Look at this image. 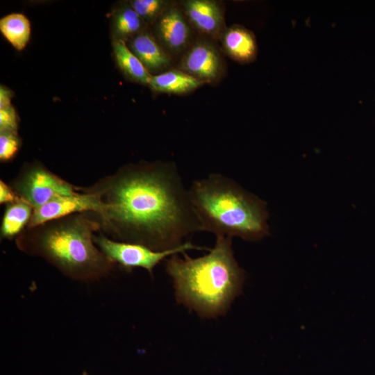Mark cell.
Returning a JSON list of instances; mask_svg holds the SVG:
<instances>
[{
    "instance_id": "6da1fadb",
    "label": "cell",
    "mask_w": 375,
    "mask_h": 375,
    "mask_svg": "<svg viewBox=\"0 0 375 375\" xmlns=\"http://www.w3.org/2000/svg\"><path fill=\"white\" fill-rule=\"evenodd\" d=\"M76 190L97 196L100 209L92 213L99 232L114 240L165 251L201 231L188 189L174 162L126 164L91 186Z\"/></svg>"
},
{
    "instance_id": "7a4b0ae2",
    "label": "cell",
    "mask_w": 375,
    "mask_h": 375,
    "mask_svg": "<svg viewBox=\"0 0 375 375\" xmlns=\"http://www.w3.org/2000/svg\"><path fill=\"white\" fill-rule=\"evenodd\" d=\"M99 224L92 212L74 213L32 228L16 238L17 249L40 257L65 276L90 282L107 276L116 265L94 242Z\"/></svg>"
},
{
    "instance_id": "3957f363",
    "label": "cell",
    "mask_w": 375,
    "mask_h": 375,
    "mask_svg": "<svg viewBox=\"0 0 375 375\" xmlns=\"http://www.w3.org/2000/svg\"><path fill=\"white\" fill-rule=\"evenodd\" d=\"M172 255L166 261L178 303L202 317L224 315L241 292L245 278L232 248V238L216 236L212 249L203 256L193 258Z\"/></svg>"
},
{
    "instance_id": "277c9868",
    "label": "cell",
    "mask_w": 375,
    "mask_h": 375,
    "mask_svg": "<svg viewBox=\"0 0 375 375\" xmlns=\"http://www.w3.org/2000/svg\"><path fill=\"white\" fill-rule=\"evenodd\" d=\"M190 200L201 231L259 240L269 234L267 203L219 173L194 181Z\"/></svg>"
},
{
    "instance_id": "5b68a950",
    "label": "cell",
    "mask_w": 375,
    "mask_h": 375,
    "mask_svg": "<svg viewBox=\"0 0 375 375\" xmlns=\"http://www.w3.org/2000/svg\"><path fill=\"white\" fill-rule=\"evenodd\" d=\"M10 186L20 199L26 201L34 209L56 197L78 192L76 186L50 171L38 160L24 163Z\"/></svg>"
},
{
    "instance_id": "8992f818",
    "label": "cell",
    "mask_w": 375,
    "mask_h": 375,
    "mask_svg": "<svg viewBox=\"0 0 375 375\" xmlns=\"http://www.w3.org/2000/svg\"><path fill=\"white\" fill-rule=\"evenodd\" d=\"M94 242L110 260L126 271L140 267L153 275L154 268L167 257L192 249L210 250L194 245L190 241L181 246L165 251H155L145 246L114 240L102 233L94 234Z\"/></svg>"
},
{
    "instance_id": "52a82bcc",
    "label": "cell",
    "mask_w": 375,
    "mask_h": 375,
    "mask_svg": "<svg viewBox=\"0 0 375 375\" xmlns=\"http://www.w3.org/2000/svg\"><path fill=\"white\" fill-rule=\"evenodd\" d=\"M100 209L98 198L94 194L78 192L72 195L56 197L35 208L26 228H32L47 222L74 213L94 212Z\"/></svg>"
},
{
    "instance_id": "ba28073f",
    "label": "cell",
    "mask_w": 375,
    "mask_h": 375,
    "mask_svg": "<svg viewBox=\"0 0 375 375\" xmlns=\"http://www.w3.org/2000/svg\"><path fill=\"white\" fill-rule=\"evenodd\" d=\"M182 71L206 83L217 80L223 62L217 48L207 40H198L186 51L180 63Z\"/></svg>"
},
{
    "instance_id": "9c48e42d",
    "label": "cell",
    "mask_w": 375,
    "mask_h": 375,
    "mask_svg": "<svg viewBox=\"0 0 375 375\" xmlns=\"http://www.w3.org/2000/svg\"><path fill=\"white\" fill-rule=\"evenodd\" d=\"M186 19L183 11L171 3L156 20L158 38L171 52L179 53L190 43L191 30Z\"/></svg>"
},
{
    "instance_id": "30bf717a",
    "label": "cell",
    "mask_w": 375,
    "mask_h": 375,
    "mask_svg": "<svg viewBox=\"0 0 375 375\" xmlns=\"http://www.w3.org/2000/svg\"><path fill=\"white\" fill-rule=\"evenodd\" d=\"M183 11L188 22L203 34L217 37L224 31L223 9L218 1L186 0Z\"/></svg>"
},
{
    "instance_id": "8fae6325",
    "label": "cell",
    "mask_w": 375,
    "mask_h": 375,
    "mask_svg": "<svg viewBox=\"0 0 375 375\" xmlns=\"http://www.w3.org/2000/svg\"><path fill=\"white\" fill-rule=\"evenodd\" d=\"M126 43L150 74L169 67L171 60L169 56L147 30L144 29Z\"/></svg>"
},
{
    "instance_id": "7c38bea8",
    "label": "cell",
    "mask_w": 375,
    "mask_h": 375,
    "mask_svg": "<svg viewBox=\"0 0 375 375\" xmlns=\"http://www.w3.org/2000/svg\"><path fill=\"white\" fill-rule=\"evenodd\" d=\"M221 41L226 54L236 61L247 63L256 57L257 44L254 35L242 26L233 25L224 29Z\"/></svg>"
},
{
    "instance_id": "4fadbf2b",
    "label": "cell",
    "mask_w": 375,
    "mask_h": 375,
    "mask_svg": "<svg viewBox=\"0 0 375 375\" xmlns=\"http://www.w3.org/2000/svg\"><path fill=\"white\" fill-rule=\"evenodd\" d=\"M204 83L182 70L172 69L151 75L148 85L156 92L183 94L197 89Z\"/></svg>"
},
{
    "instance_id": "5bb4252c",
    "label": "cell",
    "mask_w": 375,
    "mask_h": 375,
    "mask_svg": "<svg viewBox=\"0 0 375 375\" xmlns=\"http://www.w3.org/2000/svg\"><path fill=\"white\" fill-rule=\"evenodd\" d=\"M145 25L129 2L124 3L112 14L111 33L113 41L126 43L145 29Z\"/></svg>"
},
{
    "instance_id": "9a60e30c",
    "label": "cell",
    "mask_w": 375,
    "mask_h": 375,
    "mask_svg": "<svg viewBox=\"0 0 375 375\" xmlns=\"http://www.w3.org/2000/svg\"><path fill=\"white\" fill-rule=\"evenodd\" d=\"M33 210L31 205L20 198L6 204L1 224V238H16L28 226Z\"/></svg>"
},
{
    "instance_id": "2e32d148",
    "label": "cell",
    "mask_w": 375,
    "mask_h": 375,
    "mask_svg": "<svg viewBox=\"0 0 375 375\" xmlns=\"http://www.w3.org/2000/svg\"><path fill=\"white\" fill-rule=\"evenodd\" d=\"M112 50L115 62L126 77L140 84H149L151 74L130 50L126 42L113 41Z\"/></svg>"
},
{
    "instance_id": "e0dca14e",
    "label": "cell",
    "mask_w": 375,
    "mask_h": 375,
    "mask_svg": "<svg viewBox=\"0 0 375 375\" xmlns=\"http://www.w3.org/2000/svg\"><path fill=\"white\" fill-rule=\"evenodd\" d=\"M3 37L18 51L23 50L31 38V23L22 13H11L0 19Z\"/></svg>"
},
{
    "instance_id": "ac0fdd59",
    "label": "cell",
    "mask_w": 375,
    "mask_h": 375,
    "mask_svg": "<svg viewBox=\"0 0 375 375\" xmlns=\"http://www.w3.org/2000/svg\"><path fill=\"white\" fill-rule=\"evenodd\" d=\"M128 2L146 24L156 21L171 4L166 0H133Z\"/></svg>"
},
{
    "instance_id": "d6986e66",
    "label": "cell",
    "mask_w": 375,
    "mask_h": 375,
    "mask_svg": "<svg viewBox=\"0 0 375 375\" xmlns=\"http://www.w3.org/2000/svg\"><path fill=\"white\" fill-rule=\"evenodd\" d=\"M21 146L17 132L0 131V160L8 162L12 160Z\"/></svg>"
},
{
    "instance_id": "ffe728a7",
    "label": "cell",
    "mask_w": 375,
    "mask_h": 375,
    "mask_svg": "<svg viewBox=\"0 0 375 375\" xmlns=\"http://www.w3.org/2000/svg\"><path fill=\"white\" fill-rule=\"evenodd\" d=\"M19 117L14 107L9 106L0 108V131L17 132Z\"/></svg>"
},
{
    "instance_id": "44dd1931",
    "label": "cell",
    "mask_w": 375,
    "mask_h": 375,
    "mask_svg": "<svg viewBox=\"0 0 375 375\" xmlns=\"http://www.w3.org/2000/svg\"><path fill=\"white\" fill-rule=\"evenodd\" d=\"M19 197L12 188L2 180L0 181V203L8 204L18 200Z\"/></svg>"
},
{
    "instance_id": "7402d4cb",
    "label": "cell",
    "mask_w": 375,
    "mask_h": 375,
    "mask_svg": "<svg viewBox=\"0 0 375 375\" xmlns=\"http://www.w3.org/2000/svg\"><path fill=\"white\" fill-rule=\"evenodd\" d=\"M12 92L4 85L0 88V108H3L11 104Z\"/></svg>"
},
{
    "instance_id": "603a6c76",
    "label": "cell",
    "mask_w": 375,
    "mask_h": 375,
    "mask_svg": "<svg viewBox=\"0 0 375 375\" xmlns=\"http://www.w3.org/2000/svg\"><path fill=\"white\" fill-rule=\"evenodd\" d=\"M82 375H88V374L87 372H83Z\"/></svg>"
}]
</instances>
